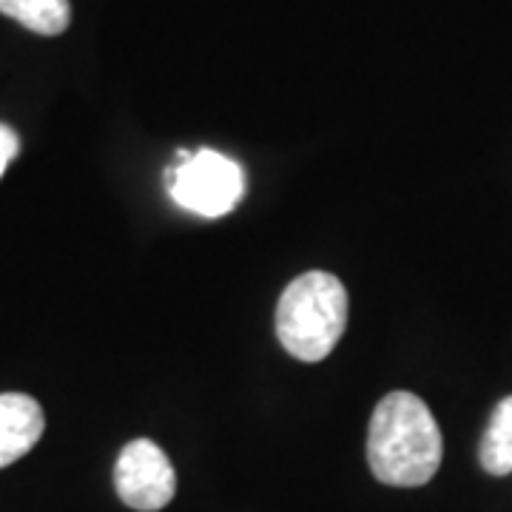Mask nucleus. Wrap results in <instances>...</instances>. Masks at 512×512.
I'll use <instances>...</instances> for the list:
<instances>
[{
  "mask_svg": "<svg viewBox=\"0 0 512 512\" xmlns=\"http://www.w3.org/2000/svg\"><path fill=\"white\" fill-rule=\"evenodd\" d=\"M441 450L439 424L416 393L396 390L376 404L367 433V461L382 484H427L439 473Z\"/></svg>",
  "mask_w": 512,
  "mask_h": 512,
  "instance_id": "f257e3e1",
  "label": "nucleus"
},
{
  "mask_svg": "<svg viewBox=\"0 0 512 512\" xmlns=\"http://www.w3.org/2000/svg\"><path fill=\"white\" fill-rule=\"evenodd\" d=\"M348 325V291L333 274L296 276L276 305V336L299 362H322Z\"/></svg>",
  "mask_w": 512,
  "mask_h": 512,
  "instance_id": "f03ea898",
  "label": "nucleus"
},
{
  "mask_svg": "<svg viewBox=\"0 0 512 512\" xmlns=\"http://www.w3.org/2000/svg\"><path fill=\"white\" fill-rule=\"evenodd\" d=\"M165 185L174 202L183 208L217 220L237 208L245 194V171L220 151H180L174 165L165 171Z\"/></svg>",
  "mask_w": 512,
  "mask_h": 512,
  "instance_id": "7ed1b4c3",
  "label": "nucleus"
},
{
  "mask_svg": "<svg viewBox=\"0 0 512 512\" xmlns=\"http://www.w3.org/2000/svg\"><path fill=\"white\" fill-rule=\"evenodd\" d=\"M114 487L131 510L157 512L177 493V473L154 441L134 439L117 458Z\"/></svg>",
  "mask_w": 512,
  "mask_h": 512,
  "instance_id": "20e7f679",
  "label": "nucleus"
},
{
  "mask_svg": "<svg viewBox=\"0 0 512 512\" xmlns=\"http://www.w3.org/2000/svg\"><path fill=\"white\" fill-rule=\"evenodd\" d=\"M43 407L26 393H0V470L15 464L43 436Z\"/></svg>",
  "mask_w": 512,
  "mask_h": 512,
  "instance_id": "39448f33",
  "label": "nucleus"
},
{
  "mask_svg": "<svg viewBox=\"0 0 512 512\" xmlns=\"http://www.w3.org/2000/svg\"><path fill=\"white\" fill-rule=\"evenodd\" d=\"M0 15L18 20L37 35L55 37L69 29L72 6L69 0H0Z\"/></svg>",
  "mask_w": 512,
  "mask_h": 512,
  "instance_id": "423d86ee",
  "label": "nucleus"
},
{
  "mask_svg": "<svg viewBox=\"0 0 512 512\" xmlns=\"http://www.w3.org/2000/svg\"><path fill=\"white\" fill-rule=\"evenodd\" d=\"M481 467L490 476H510L512 473V396L495 407L487 433L481 439Z\"/></svg>",
  "mask_w": 512,
  "mask_h": 512,
  "instance_id": "0eeeda50",
  "label": "nucleus"
},
{
  "mask_svg": "<svg viewBox=\"0 0 512 512\" xmlns=\"http://www.w3.org/2000/svg\"><path fill=\"white\" fill-rule=\"evenodd\" d=\"M18 148H20L18 134H15L9 126H0V177H3V171L9 168V163L15 160Z\"/></svg>",
  "mask_w": 512,
  "mask_h": 512,
  "instance_id": "6e6552de",
  "label": "nucleus"
}]
</instances>
